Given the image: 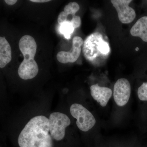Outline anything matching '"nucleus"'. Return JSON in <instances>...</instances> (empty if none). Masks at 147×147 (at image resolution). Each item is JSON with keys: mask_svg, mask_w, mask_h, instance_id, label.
Returning <instances> with one entry per match:
<instances>
[{"mask_svg": "<svg viewBox=\"0 0 147 147\" xmlns=\"http://www.w3.org/2000/svg\"><path fill=\"white\" fill-rule=\"evenodd\" d=\"M50 133L49 119L35 116L27 123L17 140L18 147H54Z\"/></svg>", "mask_w": 147, "mask_h": 147, "instance_id": "nucleus-1", "label": "nucleus"}, {"mask_svg": "<svg viewBox=\"0 0 147 147\" xmlns=\"http://www.w3.org/2000/svg\"><path fill=\"white\" fill-rule=\"evenodd\" d=\"M19 47L24 60L18 67V75L23 80L33 79L38 72V66L34 59L37 50L35 40L31 36H24L19 40Z\"/></svg>", "mask_w": 147, "mask_h": 147, "instance_id": "nucleus-2", "label": "nucleus"}, {"mask_svg": "<svg viewBox=\"0 0 147 147\" xmlns=\"http://www.w3.org/2000/svg\"><path fill=\"white\" fill-rule=\"evenodd\" d=\"M50 133L54 141L60 142L65 136V129L71 123V121L65 114L54 112L49 118Z\"/></svg>", "mask_w": 147, "mask_h": 147, "instance_id": "nucleus-3", "label": "nucleus"}, {"mask_svg": "<svg viewBox=\"0 0 147 147\" xmlns=\"http://www.w3.org/2000/svg\"><path fill=\"white\" fill-rule=\"evenodd\" d=\"M70 112L71 116L76 119L78 128L82 131H89L95 124L96 121L94 116L81 104H72L70 108Z\"/></svg>", "mask_w": 147, "mask_h": 147, "instance_id": "nucleus-4", "label": "nucleus"}, {"mask_svg": "<svg viewBox=\"0 0 147 147\" xmlns=\"http://www.w3.org/2000/svg\"><path fill=\"white\" fill-rule=\"evenodd\" d=\"M102 35L98 32L89 36L84 41L83 53L87 60L94 61L100 55L99 46L103 41Z\"/></svg>", "mask_w": 147, "mask_h": 147, "instance_id": "nucleus-5", "label": "nucleus"}, {"mask_svg": "<svg viewBox=\"0 0 147 147\" xmlns=\"http://www.w3.org/2000/svg\"><path fill=\"white\" fill-rule=\"evenodd\" d=\"M131 94V86L127 79H119L114 87V100L119 106H123L127 103Z\"/></svg>", "mask_w": 147, "mask_h": 147, "instance_id": "nucleus-6", "label": "nucleus"}, {"mask_svg": "<svg viewBox=\"0 0 147 147\" xmlns=\"http://www.w3.org/2000/svg\"><path fill=\"white\" fill-rule=\"evenodd\" d=\"M111 2L116 9L119 20L122 24H128L134 21L136 12L129 6L131 0H111Z\"/></svg>", "mask_w": 147, "mask_h": 147, "instance_id": "nucleus-7", "label": "nucleus"}, {"mask_svg": "<svg viewBox=\"0 0 147 147\" xmlns=\"http://www.w3.org/2000/svg\"><path fill=\"white\" fill-rule=\"evenodd\" d=\"M84 41L82 38L75 36L72 40V46L69 52L61 51L57 55L58 61L62 63H74L78 59L82 51Z\"/></svg>", "mask_w": 147, "mask_h": 147, "instance_id": "nucleus-8", "label": "nucleus"}, {"mask_svg": "<svg viewBox=\"0 0 147 147\" xmlns=\"http://www.w3.org/2000/svg\"><path fill=\"white\" fill-rule=\"evenodd\" d=\"M90 93L92 97L102 107H105L112 96V90L109 88L100 87L96 84L91 86Z\"/></svg>", "mask_w": 147, "mask_h": 147, "instance_id": "nucleus-9", "label": "nucleus"}, {"mask_svg": "<svg viewBox=\"0 0 147 147\" xmlns=\"http://www.w3.org/2000/svg\"><path fill=\"white\" fill-rule=\"evenodd\" d=\"M130 34L147 42V16L142 17L137 21L130 30Z\"/></svg>", "mask_w": 147, "mask_h": 147, "instance_id": "nucleus-10", "label": "nucleus"}, {"mask_svg": "<svg viewBox=\"0 0 147 147\" xmlns=\"http://www.w3.org/2000/svg\"><path fill=\"white\" fill-rule=\"evenodd\" d=\"M11 60L10 45L5 38L0 37V67L3 68Z\"/></svg>", "mask_w": 147, "mask_h": 147, "instance_id": "nucleus-11", "label": "nucleus"}, {"mask_svg": "<svg viewBox=\"0 0 147 147\" xmlns=\"http://www.w3.org/2000/svg\"><path fill=\"white\" fill-rule=\"evenodd\" d=\"M80 7L77 3L73 2L69 3L65 7L64 11H62V14L63 15L66 21L69 15L72 16H76L75 13L79 10Z\"/></svg>", "mask_w": 147, "mask_h": 147, "instance_id": "nucleus-12", "label": "nucleus"}, {"mask_svg": "<svg viewBox=\"0 0 147 147\" xmlns=\"http://www.w3.org/2000/svg\"><path fill=\"white\" fill-rule=\"evenodd\" d=\"M74 28L69 21H67L61 25L60 31L63 34L65 38L69 39L71 37V34L74 31Z\"/></svg>", "mask_w": 147, "mask_h": 147, "instance_id": "nucleus-13", "label": "nucleus"}, {"mask_svg": "<svg viewBox=\"0 0 147 147\" xmlns=\"http://www.w3.org/2000/svg\"><path fill=\"white\" fill-rule=\"evenodd\" d=\"M138 98L142 101H147V82H145L139 87L137 91Z\"/></svg>", "mask_w": 147, "mask_h": 147, "instance_id": "nucleus-14", "label": "nucleus"}, {"mask_svg": "<svg viewBox=\"0 0 147 147\" xmlns=\"http://www.w3.org/2000/svg\"><path fill=\"white\" fill-rule=\"evenodd\" d=\"M99 51L101 55H108L110 52V48L108 42L104 40L102 41L99 46Z\"/></svg>", "mask_w": 147, "mask_h": 147, "instance_id": "nucleus-15", "label": "nucleus"}, {"mask_svg": "<svg viewBox=\"0 0 147 147\" xmlns=\"http://www.w3.org/2000/svg\"><path fill=\"white\" fill-rule=\"evenodd\" d=\"M5 2L9 5H11L15 4L17 2L16 0H5Z\"/></svg>", "mask_w": 147, "mask_h": 147, "instance_id": "nucleus-16", "label": "nucleus"}, {"mask_svg": "<svg viewBox=\"0 0 147 147\" xmlns=\"http://www.w3.org/2000/svg\"><path fill=\"white\" fill-rule=\"evenodd\" d=\"M30 1L34 3H43L50 1V0H31Z\"/></svg>", "mask_w": 147, "mask_h": 147, "instance_id": "nucleus-17", "label": "nucleus"}, {"mask_svg": "<svg viewBox=\"0 0 147 147\" xmlns=\"http://www.w3.org/2000/svg\"><path fill=\"white\" fill-rule=\"evenodd\" d=\"M139 50V48L138 47H137L136 49V51H138V50Z\"/></svg>", "mask_w": 147, "mask_h": 147, "instance_id": "nucleus-18", "label": "nucleus"}]
</instances>
